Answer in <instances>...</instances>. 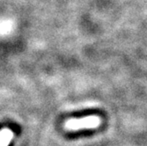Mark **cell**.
I'll use <instances>...</instances> for the list:
<instances>
[{
    "instance_id": "6da1fadb",
    "label": "cell",
    "mask_w": 147,
    "mask_h": 146,
    "mask_svg": "<svg viewBox=\"0 0 147 146\" xmlns=\"http://www.w3.org/2000/svg\"><path fill=\"white\" fill-rule=\"evenodd\" d=\"M100 124L98 116H88L82 119H71L65 122V129L70 130H79L81 129H94Z\"/></svg>"
},
{
    "instance_id": "7a4b0ae2",
    "label": "cell",
    "mask_w": 147,
    "mask_h": 146,
    "mask_svg": "<svg viewBox=\"0 0 147 146\" xmlns=\"http://www.w3.org/2000/svg\"><path fill=\"white\" fill-rule=\"evenodd\" d=\"M13 138V132L9 129H4L0 131V146H8Z\"/></svg>"
}]
</instances>
